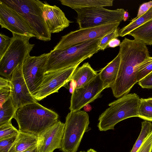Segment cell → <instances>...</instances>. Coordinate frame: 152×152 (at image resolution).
<instances>
[{"label":"cell","mask_w":152,"mask_h":152,"mask_svg":"<svg viewBox=\"0 0 152 152\" xmlns=\"http://www.w3.org/2000/svg\"><path fill=\"white\" fill-rule=\"evenodd\" d=\"M121 61L119 53L117 56L104 68L99 73L103 82L104 89L111 88L115 83L118 73Z\"/></svg>","instance_id":"obj_18"},{"label":"cell","mask_w":152,"mask_h":152,"mask_svg":"<svg viewBox=\"0 0 152 152\" xmlns=\"http://www.w3.org/2000/svg\"><path fill=\"white\" fill-rule=\"evenodd\" d=\"M17 110L10 97L0 106V126L11 122Z\"/></svg>","instance_id":"obj_23"},{"label":"cell","mask_w":152,"mask_h":152,"mask_svg":"<svg viewBox=\"0 0 152 152\" xmlns=\"http://www.w3.org/2000/svg\"><path fill=\"white\" fill-rule=\"evenodd\" d=\"M79 65L45 73L38 89L33 95L34 98L39 101L53 93L58 92L60 88L71 81Z\"/></svg>","instance_id":"obj_10"},{"label":"cell","mask_w":152,"mask_h":152,"mask_svg":"<svg viewBox=\"0 0 152 152\" xmlns=\"http://www.w3.org/2000/svg\"><path fill=\"white\" fill-rule=\"evenodd\" d=\"M151 152H152V148L151 149Z\"/></svg>","instance_id":"obj_41"},{"label":"cell","mask_w":152,"mask_h":152,"mask_svg":"<svg viewBox=\"0 0 152 152\" xmlns=\"http://www.w3.org/2000/svg\"><path fill=\"white\" fill-rule=\"evenodd\" d=\"M145 99L147 101L152 104V98H150Z\"/></svg>","instance_id":"obj_38"},{"label":"cell","mask_w":152,"mask_h":152,"mask_svg":"<svg viewBox=\"0 0 152 152\" xmlns=\"http://www.w3.org/2000/svg\"><path fill=\"white\" fill-rule=\"evenodd\" d=\"M104 89L103 82L99 73L97 74L88 84L73 90L69 108L70 111L80 110L84 107L101 96V93Z\"/></svg>","instance_id":"obj_12"},{"label":"cell","mask_w":152,"mask_h":152,"mask_svg":"<svg viewBox=\"0 0 152 152\" xmlns=\"http://www.w3.org/2000/svg\"><path fill=\"white\" fill-rule=\"evenodd\" d=\"M79 29L89 28L115 23L123 20L125 10L123 9L110 10L102 7L75 9Z\"/></svg>","instance_id":"obj_8"},{"label":"cell","mask_w":152,"mask_h":152,"mask_svg":"<svg viewBox=\"0 0 152 152\" xmlns=\"http://www.w3.org/2000/svg\"><path fill=\"white\" fill-rule=\"evenodd\" d=\"M11 85L10 80L0 77V106L11 97Z\"/></svg>","instance_id":"obj_26"},{"label":"cell","mask_w":152,"mask_h":152,"mask_svg":"<svg viewBox=\"0 0 152 152\" xmlns=\"http://www.w3.org/2000/svg\"><path fill=\"white\" fill-rule=\"evenodd\" d=\"M23 152H39L37 144Z\"/></svg>","instance_id":"obj_36"},{"label":"cell","mask_w":152,"mask_h":152,"mask_svg":"<svg viewBox=\"0 0 152 152\" xmlns=\"http://www.w3.org/2000/svg\"><path fill=\"white\" fill-rule=\"evenodd\" d=\"M61 4L74 10L82 8L112 6L113 0H61Z\"/></svg>","instance_id":"obj_20"},{"label":"cell","mask_w":152,"mask_h":152,"mask_svg":"<svg viewBox=\"0 0 152 152\" xmlns=\"http://www.w3.org/2000/svg\"><path fill=\"white\" fill-rule=\"evenodd\" d=\"M0 24L12 34L35 37V35L28 23L15 10L0 0Z\"/></svg>","instance_id":"obj_13"},{"label":"cell","mask_w":152,"mask_h":152,"mask_svg":"<svg viewBox=\"0 0 152 152\" xmlns=\"http://www.w3.org/2000/svg\"><path fill=\"white\" fill-rule=\"evenodd\" d=\"M19 130L16 129L10 122L0 126V140L16 136Z\"/></svg>","instance_id":"obj_28"},{"label":"cell","mask_w":152,"mask_h":152,"mask_svg":"<svg viewBox=\"0 0 152 152\" xmlns=\"http://www.w3.org/2000/svg\"><path fill=\"white\" fill-rule=\"evenodd\" d=\"M38 136L19 130L8 152H23L37 144Z\"/></svg>","instance_id":"obj_19"},{"label":"cell","mask_w":152,"mask_h":152,"mask_svg":"<svg viewBox=\"0 0 152 152\" xmlns=\"http://www.w3.org/2000/svg\"><path fill=\"white\" fill-rule=\"evenodd\" d=\"M64 125L58 120L38 136L39 152H53L56 149H60Z\"/></svg>","instance_id":"obj_15"},{"label":"cell","mask_w":152,"mask_h":152,"mask_svg":"<svg viewBox=\"0 0 152 152\" xmlns=\"http://www.w3.org/2000/svg\"><path fill=\"white\" fill-rule=\"evenodd\" d=\"M1 0L24 18L37 39L45 41L51 40V33L43 17L44 3L38 0Z\"/></svg>","instance_id":"obj_5"},{"label":"cell","mask_w":152,"mask_h":152,"mask_svg":"<svg viewBox=\"0 0 152 152\" xmlns=\"http://www.w3.org/2000/svg\"><path fill=\"white\" fill-rule=\"evenodd\" d=\"M152 7V1L144 3L142 4L140 7L137 17L132 19L133 21L137 18L143 15Z\"/></svg>","instance_id":"obj_34"},{"label":"cell","mask_w":152,"mask_h":152,"mask_svg":"<svg viewBox=\"0 0 152 152\" xmlns=\"http://www.w3.org/2000/svg\"><path fill=\"white\" fill-rule=\"evenodd\" d=\"M140 100L135 93L125 95L109 104V107L99 116L97 126L99 130L114 129L115 125L126 119L138 117Z\"/></svg>","instance_id":"obj_4"},{"label":"cell","mask_w":152,"mask_h":152,"mask_svg":"<svg viewBox=\"0 0 152 152\" xmlns=\"http://www.w3.org/2000/svg\"><path fill=\"white\" fill-rule=\"evenodd\" d=\"M49 53L37 56H29L22 66L23 75L33 95L38 89L45 73Z\"/></svg>","instance_id":"obj_11"},{"label":"cell","mask_w":152,"mask_h":152,"mask_svg":"<svg viewBox=\"0 0 152 152\" xmlns=\"http://www.w3.org/2000/svg\"><path fill=\"white\" fill-rule=\"evenodd\" d=\"M134 39L142 41L145 44L152 45V19L130 32L129 34Z\"/></svg>","instance_id":"obj_21"},{"label":"cell","mask_w":152,"mask_h":152,"mask_svg":"<svg viewBox=\"0 0 152 152\" xmlns=\"http://www.w3.org/2000/svg\"><path fill=\"white\" fill-rule=\"evenodd\" d=\"M152 72V57L145 60L140 65L137 73L136 80L138 82Z\"/></svg>","instance_id":"obj_27"},{"label":"cell","mask_w":152,"mask_h":152,"mask_svg":"<svg viewBox=\"0 0 152 152\" xmlns=\"http://www.w3.org/2000/svg\"><path fill=\"white\" fill-rule=\"evenodd\" d=\"M120 23L117 22L72 31L62 36L53 50H63L89 40L102 38L118 28Z\"/></svg>","instance_id":"obj_9"},{"label":"cell","mask_w":152,"mask_h":152,"mask_svg":"<svg viewBox=\"0 0 152 152\" xmlns=\"http://www.w3.org/2000/svg\"><path fill=\"white\" fill-rule=\"evenodd\" d=\"M79 152H85V151H80Z\"/></svg>","instance_id":"obj_40"},{"label":"cell","mask_w":152,"mask_h":152,"mask_svg":"<svg viewBox=\"0 0 152 152\" xmlns=\"http://www.w3.org/2000/svg\"><path fill=\"white\" fill-rule=\"evenodd\" d=\"M22 65H19L13 72L10 80L11 98L16 110L28 104L37 102L30 93L24 79Z\"/></svg>","instance_id":"obj_14"},{"label":"cell","mask_w":152,"mask_h":152,"mask_svg":"<svg viewBox=\"0 0 152 152\" xmlns=\"http://www.w3.org/2000/svg\"><path fill=\"white\" fill-rule=\"evenodd\" d=\"M16 136L0 140V152H8Z\"/></svg>","instance_id":"obj_31"},{"label":"cell","mask_w":152,"mask_h":152,"mask_svg":"<svg viewBox=\"0 0 152 152\" xmlns=\"http://www.w3.org/2000/svg\"><path fill=\"white\" fill-rule=\"evenodd\" d=\"M97 74L88 62L84 63L77 68L72 77V89L84 86L90 82Z\"/></svg>","instance_id":"obj_17"},{"label":"cell","mask_w":152,"mask_h":152,"mask_svg":"<svg viewBox=\"0 0 152 152\" xmlns=\"http://www.w3.org/2000/svg\"><path fill=\"white\" fill-rule=\"evenodd\" d=\"M138 83L143 88L152 89V72Z\"/></svg>","instance_id":"obj_33"},{"label":"cell","mask_w":152,"mask_h":152,"mask_svg":"<svg viewBox=\"0 0 152 152\" xmlns=\"http://www.w3.org/2000/svg\"><path fill=\"white\" fill-rule=\"evenodd\" d=\"M152 148V131L137 152H151Z\"/></svg>","instance_id":"obj_32"},{"label":"cell","mask_w":152,"mask_h":152,"mask_svg":"<svg viewBox=\"0 0 152 152\" xmlns=\"http://www.w3.org/2000/svg\"><path fill=\"white\" fill-rule=\"evenodd\" d=\"M129 17V13L127 11H125L124 15V18H123V20L124 21H125L127 20V19H128V18Z\"/></svg>","instance_id":"obj_37"},{"label":"cell","mask_w":152,"mask_h":152,"mask_svg":"<svg viewBox=\"0 0 152 152\" xmlns=\"http://www.w3.org/2000/svg\"><path fill=\"white\" fill-rule=\"evenodd\" d=\"M89 40L69 48L52 50L46 64L45 73L79 65L98 52L101 39Z\"/></svg>","instance_id":"obj_3"},{"label":"cell","mask_w":152,"mask_h":152,"mask_svg":"<svg viewBox=\"0 0 152 152\" xmlns=\"http://www.w3.org/2000/svg\"><path fill=\"white\" fill-rule=\"evenodd\" d=\"M152 19V7L145 13L119 30V36L123 37Z\"/></svg>","instance_id":"obj_22"},{"label":"cell","mask_w":152,"mask_h":152,"mask_svg":"<svg viewBox=\"0 0 152 152\" xmlns=\"http://www.w3.org/2000/svg\"><path fill=\"white\" fill-rule=\"evenodd\" d=\"M119 36V30L118 28L104 36L101 39L99 45L100 50H104L108 46L109 43L112 39Z\"/></svg>","instance_id":"obj_29"},{"label":"cell","mask_w":152,"mask_h":152,"mask_svg":"<svg viewBox=\"0 0 152 152\" xmlns=\"http://www.w3.org/2000/svg\"><path fill=\"white\" fill-rule=\"evenodd\" d=\"M86 152H97L91 148L88 150Z\"/></svg>","instance_id":"obj_39"},{"label":"cell","mask_w":152,"mask_h":152,"mask_svg":"<svg viewBox=\"0 0 152 152\" xmlns=\"http://www.w3.org/2000/svg\"><path fill=\"white\" fill-rule=\"evenodd\" d=\"M12 35L11 44L0 59V75L10 80L17 67L22 65L30 56L34 45L29 43L31 37L13 34Z\"/></svg>","instance_id":"obj_7"},{"label":"cell","mask_w":152,"mask_h":152,"mask_svg":"<svg viewBox=\"0 0 152 152\" xmlns=\"http://www.w3.org/2000/svg\"><path fill=\"white\" fill-rule=\"evenodd\" d=\"M152 131V124L151 122L147 121L142 122L140 133L130 152H137Z\"/></svg>","instance_id":"obj_24"},{"label":"cell","mask_w":152,"mask_h":152,"mask_svg":"<svg viewBox=\"0 0 152 152\" xmlns=\"http://www.w3.org/2000/svg\"><path fill=\"white\" fill-rule=\"evenodd\" d=\"M121 43L120 41L117 38H115L112 39L109 43L108 46L109 47L114 48L116 47L120 46Z\"/></svg>","instance_id":"obj_35"},{"label":"cell","mask_w":152,"mask_h":152,"mask_svg":"<svg viewBox=\"0 0 152 152\" xmlns=\"http://www.w3.org/2000/svg\"><path fill=\"white\" fill-rule=\"evenodd\" d=\"M89 116L84 111H70L66 118L60 150L76 152L85 133L89 130Z\"/></svg>","instance_id":"obj_6"},{"label":"cell","mask_w":152,"mask_h":152,"mask_svg":"<svg viewBox=\"0 0 152 152\" xmlns=\"http://www.w3.org/2000/svg\"><path fill=\"white\" fill-rule=\"evenodd\" d=\"M138 113L140 118L145 121H152V104L145 99H140Z\"/></svg>","instance_id":"obj_25"},{"label":"cell","mask_w":152,"mask_h":152,"mask_svg":"<svg viewBox=\"0 0 152 152\" xmlns=\"http://www.w3.org/2000/svg\"><path fill=\"white\" fill-rule=\"evenodd\" d=\"M43 15L48 30L51 33H58L68 27L70 21L58 7L44 3Z\"/></svg>","instance_id":"obj_16"},{"label":"cell","mask_w":152,"mask_h":152,"mask_svg":"<svg viewBox=\"0 0 152 152\" xmlns=\"http://www.w3.org/2000/svg\"><path fill=\"white\" fill-rule=\"evenodd\" d=\"M58 115L38 102L26 105L18 109L14 118L18 130L39 136L58 121Z\"/></svg>","instance_id":"obj_2"},{"label":"cell","mask_w":152,"mask_h":152,"mask_svg":"<svg viewBox=\"0 0 152 152\" xmlns=\"http://www.w3.org/2000/svg\"><path fill=\"white\" fill-rule=\"evenodd\" d=\"M13 39L2 34H0V59L1 58L8 50Z\"/></svg>","instance_id":"obj_30"},{"label":"cell","mask_w":152,"mask_h":152,"mask_svg":"<svg viewBox=\"0 0 152 152\" xmlns=\"http://www.w3.org/2000/svg\"><path fill=\"white\" fill-rule=\"evenodd\" d=\"M121 61L116 80L111 87L113 96L119 98L127 94L137 83V73L140 64L151 57L143 42L125 38L120 45Z\"/></svg>","instance_id":"obj_1"}]
</instances>
